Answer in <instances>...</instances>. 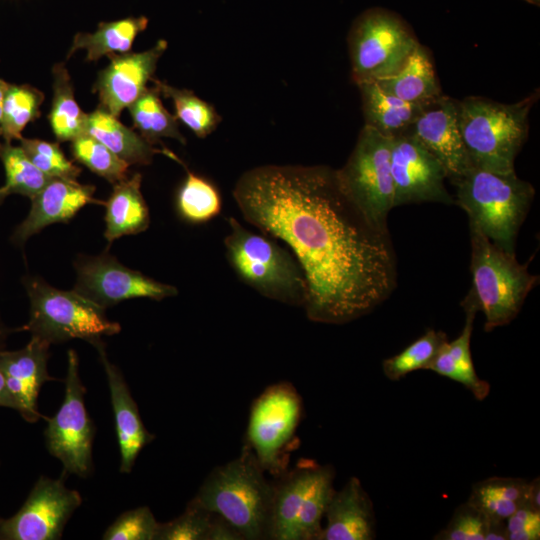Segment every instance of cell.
<instances>
[{"mask_svg":"<svg viewBox=\"0 0 540 540\" xmlns=\"http://www.w3.org/2000/svg\"><path fill=\"white\" fill-rule=\"evenodd\" d=\"M234 199L243 217L292 251L306 282L307 317L345 324L385 302L397 285L394 248L326 166L265 165L245 172Z\"/></svg>","mask_w":540,"mask_h":540,"instance_id":"obj_1","label":"cell"},{"mask_svg":"<svg viewBox=\"0 0 540 540\" xmlns=\"http://www.w3.org/2000/svg\"><path fill=\"white\" fill-rule=\"evenodd\" d=\"M274 481L265 477L250 447L216 467L193 498L228 521L243 540L269 539Z\"/></svg>","mask_w":540,"mask_h":540,"instance_id":"obj_2","label":"cell"},{"mask_svg":"<svg viewBox=\"0 0 540 540\" xmlns=\"http://www.w3.org/2000/svg\"><path fill=\"white\" fill-rule=\"evenodd\" d=\"M456 201L491 242L515 254L518 231L535 195L534 187L515 172L500 173L470 166L459 178Z\"/></svg>","mask_w":540,"mask_h":540,"instance_id":"obj_3","label":"cell"},{"mask_svg":"<svg viewBox=\"0 0 540 540\" xmlns=\"http://www.w3.org/2000/svg\"><path fill=\"white\" fill-rule=\"evenodd\" d=\"M537 99L538 92L513 104L479 96L458 101L459 127L470 165L515 172V158L528 136V116Z\"/></svg>","mask_w":540,"mask_h":540,"instance_id":"obj_4","label":"cell"},{"mask_svg":"<svg viewBox=\"0 0 540 540\" xmlns=\"http://www.w3.org/2000/svg\"><path fill=\"white\" fill-rule=\"evenodd\" d=\"M472 290L479 310L485 316L484 329L509 324L520 312L528 293L538 283V276L528 272L515 257L491 242L470 224Z\"/></svg>","mask_w":540,"mask_h":540,"instance_id":"obj_5","label":"cell"},{"mask_svg":"<svg viewBox=\"0 0 540 540\" xmlns=\"http://www.w3.org/2000/svg\"><path fill=\"white\" fill-rule=\"evenodd\" d=\"M224 244L230 265L238 277L261 295L279 302L303 306L306 282L293 255L274 240L228 219Z\"/></svg>","mask_w":540,"mask_h":540,"instance_id":"obj_6","label":"cell"},{"mask_svg":"<svg viewBox=\"0 0 540 540\" xmlns=\"http://www.w3.org/2000/svg\"><path fill=\"white\" fill-rule=\"evenodd\" d=\"M334 478L331 465L313 460L275 478L269 539L318 540Z\"/></svg>","mask_w":540,"mask_h":540,"instance_id":"obj_7","label":"cell"},{"mask_svg":"<svg viewBox=\"0 0 540 540\" xmlns=\"http://www.w3.org/2000/svg\"><path fill=\"white\" fill-rule=\"evenodd\" d=\"M25 287L30 300L29 321L25 329L31 337L49 345L82 339L95 348L104 344L103 336L120 332L105 309L76 291L56 289L39 278H27Z\"/></svg>","mask_w":540,"mask_h":540,"instance_id":"obj_8","label":"cell"},{"mask_svg":"<svg viewBox=\"0 0 540 540\" xmlns=\"http://www.w3.org/2000/svg\"><path fill=\"white\" fill-rule=\"evenodd\" d=\"M390 151L391 138L364 125L347 162L335 170L347 198L383 230H388L387 217L394 208Z\"/></svg>","mask_w":540,"mask_h":540,"instance_id":"obj_9","label":"cell"},{"mask_svg":"<svg viewBox=\"0 0 540 540\" xmlns=\"http://www.w3.org/2000/svg\"><path fill=\"white\" fill-rule=\"evenodd\" d=\"M348 43L352 79L358 85L397 72L419 42L399 15L374 7L354 20Z\"/></svg>","mask_w":540,"mask_h":540,"instance_id":"obj_10","label":"cell"},{"mask_svg":"<svg viewBox=\"0 0 540 540\" xmlns=\"http://www.w3.org/2000/svg\"><path fill=\"white\" fill-rule=\"evenodd\" d=\"M302 410L301 396L288 382L268 386L252 404L245 443L264 471L274 478L287 470L286 450Z\"/></svg>","mask_w":540,"mask_h":540,"instance_id":"obj_11","label":"cell"},{"mask_svg":"<svg viewBox=\"0 0 540 540\" xmlns=\"http://www.w3.org/2000/svg\"><path fill=\"white\" fill-rule=\"evenodd\" d=\"M85 387L79 375L78 355L68 351L65 396L52 418H47L44 431L48 451L68 473L87 477L93 466L94 427L85 407Z\"/></svg>","mask_w":540,"mask_h":540,"instance_id":"obj_12","label":"cell"},{"mask_svg":"<svg viewBox=\"0 0 540 540\" xmlns=\"http://www.w3.org/2000/svg\"><path fill=\"white\" fill-rule=\"evenodd\" d=\"M81 503L79 492L67 488L62 479L42 476L19 511L0 520V539H60L66 523Z\"/></svg>","mask_w":540,"mask_h":540,"instance_id":"obj_13","label":"cell"},{"mask_svg":"<svg viewBox=\"0 0 540 540\" xmlns=\"http://www.w3.org/2000/svg\"><path fill=\"white\" fill-rule=\"evenodd\" d=\"M75 268L77 281L73 290L104 309L130 298L162 300L177 294L174 286L129 269L106 253L80 256Z\"/></svg>","mask_w":540,"mask_h":540,"instance_id":"obj_14","label":"cell"},{"mask_svg":"<svg viewBox=\"0 0 540 540\" xmlns=\"http://www.w3.org/2000/svg\"><path fill=\"white\" fill-rule=\"evenodd\" d=\"M390 163L394 207L421 202L455 203L444 184L447 173L443 165L412 136L403 133L391 138Z\"/></svg>","mask_w":540,"mask_h":540,"instance_id":"obj_15","label":"cell"},{"mask_svg":"<svg viewBox=\"0 0 540 540\" xmlns=\"http://www.w3.org/2000/svg\"><path fill=\"white\" fill-rule=\"evenodd\" d=\"M405 133L439 160L451 181L471 166L459 127L458 100L442 94L426 102Z\"/></svg>","mask_w":540,"mask_h":540,"instance_id":"obj_16","label":"cell"},{"mask_svg":"<svg viewBox=\"0 0 540 540\" xmlns=\"http://www.w3.org/2000/svg\"><path fill=\"white\" fill-rule=\"evenodd\" d=\"M166 49L167 42L159 40L149 50L111 56L94 87L100 99L99 108L118 118L148 88L146 84Z\"/></svg>","mask_w":540,"mask_h":540,"instance_id":"obj_17","label":"cell"},{"mask_svg":"<svg viewBox=\"0 0 540 540\" xmlns=\"http://www.w3.org/2000/svg\"><path fill=\"white\" fill-rule=\"evenodd\" d=\"M49 344L35 337L20 350H0V369L17 411L28 422L44 417L38 411L41 386L55 380L47 371Z\"/></svg>","mask_w":540,"mask_h":540,"instance_id":"obj_18","label":"cell"},{"mask_svg":"<svg viewBox=\"0 0 540 540\" xmlns=\"http://www.w3.org/2000/svg\"><path fill=\"white\" fill-rule=\"evenodd\" d=\"M95 187L82 185L76 180L53 177L48 184L31 198L32 206L27 217L15 229L12 241L23 244L44 227L67 222L89 203H100L93 197Z\"/></svg>","mask_w":540,"mask_h":540,"instance_id":"obj_19","label":"cell"},{"mask_svg":"<svg viewBox=\"0 0 540 540\" xmlns=\"http://www.w3.org/2000/svg\"><path fill=\"white\" fill-rule=\"evenodd\" d=\"M318 540H372L376 537L373 502L357 477H350L328 502Z\"/></svg>","mask_w":540,"mask_h":540,"instance_id":"obj_20","label":"cell"},{"mask_svg":"<svg viewBox=\"0 0 540 540\" xmlns=\"http://www.w3.org/2000/svg\"><path fill=\"white\" fill-rule=\"evenodd\" d=\"M96 350L103 364L110 391L121 454L120 471L130 473L139 452L154 439V435L144 427L128 386L120 370L107 358L104 344L97 346Z\"/></svg>","mask_w":540,"mask_h":540,"instance_id":"obj_21","label":"cell"},{"mask_svg":"<svg viewBox=\"0 0 540 540\" xmlns=\"http://www.w3.org/2000/svg\"><path fill=\"white\" fill-rule=\"evenodd\" d=\"M462 305L466 318L460 335L452 341L447 340L441 346L428 370L463 385L481 401L489 395L490 384L477 375L470 350L473 323L479 311L472 289L464 298Z\"/></svg>","mask_w":540,"mask_h":540,"instance_id":"obj_22","label":"cell"},{"mask_svg":"<svg viewBox=\"0 0 540 540\" xmlns=\"http://www.w3.org/2000/svg\"><path fill=\"white\" fill-rule=\"evenodd\" d=\"M141 179V174L135 173L114 184L106 203L104 235L108 242L148 228L149 210L141 193Z\"/></svg>","mask_w":540,"mask_h":540,"instance_id":"obj_23","label":"cell"},{"mask_svg":"<svg viewBox=\"0 0 540 540\" xmlns=\"http://www.w3.org/2000/svg\"><path fill=\"white\" fill-rule=\"evenodd\" d=\"M374 82L384 92L412 103H426L442 95L433 62L420 43L397 72Z\"/></svg>","mask_w":540,"mask_h":540,"instance_id":"obj_24","label":"cell"},{"mask_svg":"<svg viewBox=\"0 0 540 540\" xmlns=\"http://www.w3.org/2000/svg\"><path fill=\"white\" fill-rule=\"evenodd\" d=\"M365 125L389 138L401 135L420 114L425 103L404 101L384 92L374 81L358 84Z\"/></svg>","mask_w":540,"mask_h":540,"instance_id":"obj_25","label":"cell"},{"mask_svg":"<svg viewBox=\"0 0 540 540\" xmlns=\"http://www.w3.org/2000/svg\"><path fill=\"white\" fill-rule=\"evenodd\" d=\"M86 133L108 147L120 159L131 164L147 165L156 153L162 152L176 159L168 151L155 149L140 134L123 125L118 118L98 108L88 114Z\"/></svg>","mask_w":540,"mask_h":540,"instance_id":"obj_26","label":"cell"},{"mask_svg":"<svg viewBox=\"0 0 540 540\" xmlns=\"http://www.w3.org/2000/svg\"><path fill=\"white\" fill-rule=\"evenodd\" d=\"M147 25L148 19L144 16L102 22L93 33L76 34L67 57L78 49L87 51L88 61H96L102 56L128 53L136 36L145 30Z\"/></svg>","mask_w":540,"mask_h":540,"instance_id":"obj_27","label":"cell"},{"mask_svg":"<svg viewBox=\"0 0 540 540\" xmlns=\"http://www.w3.org/2000/svg\"><path fill=\"white\" fill-rule=\"evenodd\" d=\"M528 488L523 478L493 476L476 482L467 501L487 516L506 520L528 504Z\"/></svg>","mask_w":540,"mask_h":540,"instance_id":"obj_28","label":"cell"},{"mask_svg":"<svg viewBox=\"0 0 540 540\" xmlns=\"http://www.w3.org/2000/svg\"><path fill=\"white\" fill-rule=\"evenodd\" d=\"M53 99L49 121L59 142L72 141L86 132L88 114L77 104L69 73L62 63L54 65Z\"/></svg>","mask_w":540,"mask_h":540,"instance_id":"obj_29","label":"cell"},{"mask_svg":"<svg viewBox=\"0 0 540 540\" xmlns=\"http://www.w3.org/2000/svg\"><path fill=\"white\" fill-rule=\"evenodd\" d=\"M130 112L134 127L150 144L161 138H174L185 144V138L179 131L177 118L171 115L163 106L158 90L147 88L140 97L132 103Z\"/></svg>","mask_w":540,"mask_h":540,"instance_id":"obj_30","label":"cell"},{"mask_svg":"<svg viewBox=\"0 0 540 540\" xmlns=\"http://www.w3.org/2000/svg\"><path fill=\"white\" fill-rule=\"evenodd\" d=\"M44 95L30 85L8 83L4 100L1 138L6 143L22 138L25 126L40 115Z\"/></svg>","mask_w":540,"mask_h":540,"instance_id":"obj_31","label":"cell"},{"mask_svg":"<svg viewBox=\"0 0 540 540\" xmlns=\"http://www.w3.org/2000/svg\"><path fill=\"white\" fill-rule=\"evenodd\" d=\"M0 159L6 173L3 188L8 195L21 194L32 198L53 178L36 167L21 146L1 142Z\"/></svg>","mask_w":540,"mask_h":540,"instance_id":"obj_32","label":"cell"},{"mask_svg":"<svg viewBox=\"0 0 540 540\" xmlns=\"http://www.w3.org/2000/svg\"><path fill=\"white\" fill-rule=\"evenodd\" d=\"M447 340L444 332L428 329L401 352L383 360L384 375L391 381H398L414 371L428 370L441 346Z\"/></svg>","mask_w":540,"mask_h":540,"instance_id":"obj_33","label":"cell"},{"mask_svg":"<svg viewBox=\"0 0 540 540\" xmlns=\"http://www.w3.org/2000/svg\"><path fill=\"white\" fill-rule=\"evenodd\" d=\"M177 209L186 221L204 223L219 214L221 197L210 181L188 171L177 194Z\"/></svg>","mask_w":540,"mask_h":540,"instance_id":"obj_34","label":"cell"},{"mask_svg":"<svg viewBox=\"0 0 540 540\" xmlns=\"http://www.w3.org/2000/svg\"><path fill=\"white\" fill-rule=\"evenodd\" d=\"M153 81L158 92L173 101L175 117L197 137L204 138L215 130L220 117L210 104L189 90L178 89L158 80Z\"/></svg>","mask_w":540,"mask_h":540,"instance_id":"obj_35","label":"cell"},{"mask_svg":"<svg viewBox=\"0 0 540 540\" xmlns=\"http://www.w3.org/2000/svg\"><path fill=\"white\" fill-rule=\"evenodd\" d=\"M71 152L78 162L112 184L127 178L129 164L86 132L71 141Z\"/></svg>","mask_w":540,"mask_h":540,"instance_id":"obj_36","label":"cell"},{"mask_svg":"<svg viewBox=\"0 0 540 540\" xmlns=\"http://www.w3.org/2000/svg\"><path fill=\"white\" fill-rule=\"evenodd\" d=\"M215 513L192 499L175 519L159 523L155 540H209Z\"/></svg>","mask_w":540,"mask_h":540,"instance_id":"obj_37","label":"cell"},{"mask_svg":"<svg viewBox=\"0 0 540 540\" xmlns=\"http://www.w3.org/2000/svg\"><path fill=\"white\" fill-rule=\"evenodd\" d=\"M20 142L28 158L45 174L67 180L79 176L81 169L66 158L58 143L23 137Z\"/></svg>","mask_w":540,"mask_h":540,"instance_id":"obj_38","label":"cell"},{"mask_svg":"<svg viewBox=\"0 0 540 540\" xmlns=\"http://www.w3.org/2000/svg\"><path fill=\"white\" fill-rule=\"evenodd\" d=\"M159 522L151 510L138 507L122 513L104 532V540H155Z\"/></svg>","mask_w":540,"mask_h":540,"instance_id":"obj_39","label":"cell"},{"mask_svg":"<svg viewBox=\"0 0 540 540\" xmlns=\"http://www.w3.org/2000/svg\"><path fill=\"white\" fill-rule=\"evenodd\" d=\"M487 515L468 501L459 505L434 540H485Z\"/></svg>","mask_w":540,"mask_h":540,"instance_id":"obj_40","label":"cell"},{"mask_svg":"<svg viewBox=\"0 0 540 540\" xmlns=\"http://www.w3.org/2000/svg\"><path fill=\"white\" fill-rule=\"evenodd\" d=\"M508 540L540 539V510L525 505L506 519Z\"/></svg>","mask_w":540,"mask_h":540,"instance_id":"obj_41","label":"cell"},{"mask_svg":"<svg viewBox=\"0 0 540 540\" xmlns=\"http://www.w3.org/2000/svg\"><path fill=\"white\" fill-rule=\"evenodd\" d=\"M209 540H243V538L228 521L215 513Z\"/></svg>","mask_w":540,"mask_h":540,"instance_id":"obj_42","label":"cell"},{"mask_svg":"<svg viewBox=\"0 0 540 540\" xmlns=\"http://www.w3.org/2000/svg\"><path fill=\"white\" fill-rule=\"evenodd\" d=\"M485 540H508L506 520L487 516Z\"/></svg>","mask_w":540,"mask_h":540,"instance_id":"obj_43","label":"cell"},{"mask_svg":"<svg viewBox=\"0 0 540 540\" xmlns=\"http://www.w3.org/2000/svg\"><path fill=\"white\" fill-rule=\"evenodd\" d=\"M0 406L16 410V404L7 388L6 380L0 369Z\"/></svg>","mask_w":540,"mask_h":540,"instance_id":"obj_44","label":"cell"},{"mask_svg":"<svg viewBox=\"0 0 540 540\" xmlns=\"http://www.w3.org/2000/svg\"><path fill=\"white\" fill-rule=\"evenodd\" d=\"M528 505L540 510V481L539 478H535L529 481L528 488Z\"/></svg>","mask_w":540,"mask_h":540,"instance_id":"obj_45","label":"cell"},{"mask_svg":"<svg viewBox=\"0 0 540 540\" xmlns=\"http://www.w3.org/2000/svg\"><path fill=\"white\" fill-rule=\"evenodd\" d=\"M8 83L0 78V139H1V127L3 116V100ZM1 143V142H0Z\"/></svg>","mask_w":540,"mask_h":540,"instance_id":"obj_46","label":"cell"},{"mask_svg":"<svg viewBox=\"0 0 540 540\" xmlns=\"http://www.w3.org/2000/svg\"><path fill=\"white\" fill-rule=\"evenodd\" d=\"M6 335H7L6 329L0 324V350H1V347L3 346V342Z\"/></svg>","mask_w":540,"mask_h":540,"instance_id":"obj_47","label":"cell"},{"mask_svg":"<svg viewBox=\"0 0 540 540\" xmlns=\"http://www.w3.org/2000/svg\"><path fill=\"white\" fill-rule=\"evenodd\" d=\"M8 196L6 191L3 187L0 188V204L3 202V200Z\"/></svg>","mask_w":540,"mask_h":540,"instance_id":"obj_48","label":"cell"},{"mask_svg":"<svg viewBox=\"0 0 540 540\" xmlns=\"http://www.w3.org/2000/svg\"><path fill=\"white\" fill-rule=\"evenodd\" d=\"M530 4H533V5H536V6H539L540 5V0H524Z\"/></svg>","mask_w":540,"mask_h":540,"instance_id":"obj_49","label":"cell"}]
</instances>
